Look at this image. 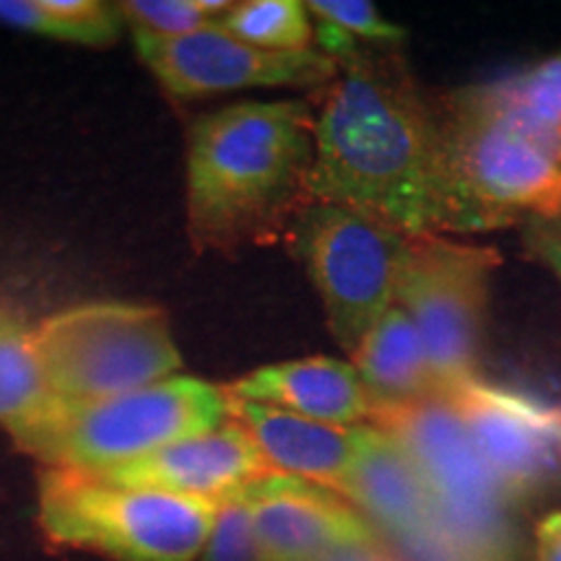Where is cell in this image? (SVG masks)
I'll list each match as a JSON object with an SVG mask.
<instances>
[{"instance_id": "1", "label": "cell", "mask_w": 561, "mask_h": 561, "mask_svg": "<svg viewBox=\"0 0 561 561\" xmlns=\"http://www.w3.org/2000/svg\"><path fill=\"white\" fill-rule=\"evenodd\" d=\"M314 42L339 73L314 107L312 203L356 208L405 237L496 229L462 185L445 107L419 89L401 55L369 50L322 21Z\"/></svg>"}, {"instance_id": "2", "label": "cell", "mask_w": 561, "mask_h": 561, "mask_svg": "<svg viewBox=\"0 0 561 561\" xmlns=\"http://www.w3.org/2000/svg\"><path fill=\"white\" fill-rule=\"evenodd\" d=\"M314 107L307 100L237 102L187 136L185 210L195 252L289 240L312 206Z\"/></svg>"}, {"instance_id": "3", "label": "cell", "mask_w": 561, "mask_h": 561, "mask_svg": "<svg viewBox=\"0 0 561 561\" xmlns=\"http://www.w3.org/2000/svg\"><path fill=\"white\" fill-rule=\"evenodd\" d=\"M369 424L392 434L411 455L432 494V533L411 561H517L512 512L447 398L375 411Z\"/></svg>"}, {"instance_id": "4", "label": "cell", "mask_w": 561, "mask_h": 561, "mask_svg": "<svg viewBox=\"0 0 561 561\" xmlns=\"http://www.w3.org/2000/svg\"><path fill=\"white\" fill-rule=\"evenodd\" d=\"M219 502L130 486L76 468L39 473V525L55 543L117 561H193Z\"/></svg>"}, {"instance_id": "5", "label": "cell", "mask_w": 561, "mask_h": 561, "mask_svg": "<svg viewBox=\"0 0 561 561\" xmlns=\"http://www.w3.org/2000/svg\"><path fill=\"white\" fill-rule=\"evenodd\" d=\"M229 419L224 388L174 375L125 396L91 403L58 401L45 424L21 445L47 468L102 473L206 434Z\"/></svg>"}, {"instance_id": "6", "label": "cell", "mask_w": 561, "mask_h": 561, "mask_svg": "<svg viewBox=\"0 0 561 561\" xmlns=\"http://www.w3.org/2000/svg\"><path fill=\"white\" fill-rule=\"evenodd\" d=\"M34 339L53 396L91 403L182 375V354L161 307L83 301L47 314Z\"/></svg>"}, {"instance_id": "7", "label": "cell", "mask_w": 561, "mask_h": 561, "mask_svg": "<svg viewBox=\"0 0 561 561\" xmlns=\"http://www.w3.org/2000/svg\"><path fill=\"white\" fill-rule=\"evenodd\" d=\"M289 242L307 265L335 341L354 354L396 305L411 237L356 208L312 203Z\"/></svg>"}, {"instance_id": "8", "label": "cell", "mask_w": 561, "mask_h": 561, "mask_svg": "<svg viewBox=\"0 0 561 561\" xmlns=\"http://www.w3.org/2000/svg\"><path fill=\"white\" fill-rule=\"evenodd\" d=\"M500 265L502 255L494 248L453 242L442 234L411 237L396 305L419 328L445 396L479 375L489 280Z\"/></svg>"}, {"instance_id": "9", "label": "cell", "mask_w": 561, "mask_h": 561, "mask_svg": "<svg viewBox=\"0 0 561 561\" xmlns=\"http://www.w3.org/2000/svg\"><path fill=\"white\" fill-rule=\"evenodd\" d=\"M442 107L462 185L496 227L561 210V164L541 146L483 107L471 89L455 91Z\"/></svg>"}, {"instance_id": "10", "label": "cell", "mask_w": 561, "mask_h": 561, "mask_svg": "<svg viewBox=\"0 0 561 561\" xmlns=\"http://www.w3.org/2000/svg\"><path fill=\"white\" fill-rule=\"evenodd\" d=\"M133 45L167 96L180 102L242 89H318L339 73V62L318 45L294 53L263 50L231 37L219 24L182 37L133 34Z\"/></svg>"}, {"instance_id": "11", "label": "cell", "mask_w": 561, "mask_h": 561, "mask_svg": "<svg viewBox=\"0 0 561 561\" xmlns=\"http://www.w3.org/2000/svg\"><path fill=\"white\" fill-rule=\"evenodd\" d=\"M447 401L481 460L515 507L536 496L561 471V405L486 382L481 375L447 392Z\"/></svg>"}, {"instance_id": "12", "label": "cell", "mask_w": 561, "mask_h": 561, "mask_svg": "<svg viewBox=\"0 0 561 561\" xmlns=\"http://www.w3.org/2000/svg\"><path fill=\"white\" fill-rule=\"evenodd\" d=\"M231 496L250 510L263 561H320L341 546L380 541L346 496L297 476L268 473Z\"/></svg>"}, {"instance_id": "13", "label": "cell", "mask_w": 561, "mask_h": 561, "mask_svg": "<svg viewBox=\"0 0 561 561\" xmlns=\"http://www.w3.org/2000/svg\"><path fill=\"white\" fill-rule=\"evenodd\" d=\"M268 473L273 471L255 439L242 424L227 419L216 430L172 442L146 458L110 468L100 476L130 486L221 502Z\"/></svg>"}, {"instance_id": "14", "label": "cell", "mask_w": 561, "mask_h": 561, "mask_svg": "<svg viewBox=\"0 0 561 561\" xmlns=\"http://www.w3.org/2000/svg\"><path fill=\"white\" fill-rule=\"evenodd\" d=\"M343 496L405 553L430 538L434 507L419 466L392 434L364 424V437Z\"/></svg>"}, {"instance_id": "15", "label": "cell", "mask_w": 561, "mask_h": 561, "mask_svg": "<svg viewBox=\"0 0 561 561\" xmlns=\"http://www.w3.org/2000/svg\"><path fill=\"white\" fill-rule=\"evenodd\" d=\"M229 398V396H227ZM229 419L242 424L273 473L297 476L343 496L359 455L364 424L339 426L229 398Z\"/></svg>"}, {"instance_id": "16", "label": "cell", "mask_w": 561, "mask_h": 561, "mask_svg": "<svg viewBox=\"0 0 561 561\" xmlns=\"http://www.w3.org/2000/svg\"><path fill=\"white\" fill-rule=\"evenodd\" d=\"M234 401L261 403L322 424L362 426L371 416L367 390L354 364L333 356H307L252 369L224 385Z\"/></svg>"}, {"instance_id": "17", "label": "cell", "mask_w": 561, "mask_h": 561, "mask_svg": "<svg viewBox=\"0 0 561 561\" xmlns=\"http://www.w3.org/2000/svg\"><path fill=\"white\" fill-rule=\"evenodd\" d=\"M351 364L367 390L371 413L445 398L419 328L398 305L364 335Z\"/></svg>"}, {"instance_id": "18", "label": "cell", "mask_w": 561, "mask_h": 561, "mask_svg": "<svg viewBox=\"0 0 561 561\" xmlns=\"http://www.w3.org/2000/svg\"><path fill=\"white\" fill-rule=\"evenodd\" d=\"M58 403L34 339V325L13 301L0 294V426L16 447L45 424Z\"/></svg>"}, {"instance_id": "19", "label": "cell", "mask_w": 561, "mask_h": 561, "mask_svg": "<svg viewBox=\"0 0 561 561\" xmlns=\"http://www.w3.org/2000/svg\"><path fill=\"white\" fill-rule=\"evenodd\" d=\"M471 94L561 164V53Z\"/></svg>"}, {"instance_id": "20", "label": "cell", "mask_w": 561, "mask_h": 561, "mask_svg": "<svg viewBox=\"0 0 561 561\" xmlns=\"http://www.w3.org/2000/svg\"><path fill=\"white\" fill-rule=\"evenodd\" d=\"M0 24L89 47H107L123 32L117 5L102 0H0Z\"/></svg>"}, {"instance_id": "21", "label": "cell", "mask_w": 561, "mask_h": 561, "mask_svg": "<svg viewBox=\"0 0 561 561\" xmlns=\"http://www.w3.org/2000/svg\"><path fill=\"white\" fill-rule=\"evenodd\" d=\"M231 37L252 47L294 53L314 47V24L299 0H248L234 3L227 16L216 21Z\"/></svg>"}, {"instance_id": "22", "label": "cell", "mask_w": 561, "mask_h": 561, "mask_svg": "<svg viewBox=\"0 0 561 561\" xmlns=\"http://www.w3.org/2000/svg\"><path fill=\"white\" fill-rule=\"evenodd\" d=\"M115 5L133 34L149 37H182L216 24L206 16L198 0H123Z\"/></svg>"}, {"instance_id": "23", "label": "cell", "mask_w": 561, "mask_h": 561, "mask_svg": "<svg viewBox=\"0 0 561 561\" xmlns=\"http://www.w3.org/2000/svg\"><path fill=\"white\" fill-rule=\"evenodd\" d=\"M312 19L333 26L354 39L382 42V45H396L405 37L403 26L390 24L388 19L377 11L375 3L367 0H310L305 3Z\"/></svg>"}, {"instance_id": "24", "label": "cell", "mask_w": 561, "mask_h": 561, "mask_svg": "<svg viewBox=\"0 0 561 561\" xmlns=\"http://www.w3.org/2000/svg\"><path fill=\"white\" fill-rule=\"evenodd\" d=\"M203 557L206 561H263L250 510L237 496H227L219 502L214 530H210Z\"/></svg>"}, {"instance_id": "25", "label": "cell", "mask_w": 561, "mask_h": 561, "mask_svg": "<svg viewBox=\"0 0 561 561\" xmlns=\"http://www.w3.org/2000/svg\"><path fill=\"white\" fill-rule=\"evenodd\" d=\"M523 240L530 255L561 280V210L546 216H528Z\"/></svg>"}, {"instance_id": "26", "label": "cell", "mask_w": 561, "mask_h": 561, "mask_svg": "<svg viewBox=\"0 0 561 561\" xmlns=\"http://www.w3.org/2000/svg\"><path fill=\"white\" fill-rule=\"evenodd\" d=\"M536 561H561V512H553L538 525Z\"/></svg>"}, {"instance_id": "27", "label": "cell", "mask_w": 561, "mask_h": 561, "mask_svg": "<svg viewBox=\"0 0 561 561\" xmlns=\"http://www.w3.org/2000/svg\"><path fill=\"white\" fill-rule=\"evenodd\" d=\"M320 561H401V559L392 557V553L382 546V541H371V543L341 546V549L331 551Z\"/></svg>"}]
</instances>
